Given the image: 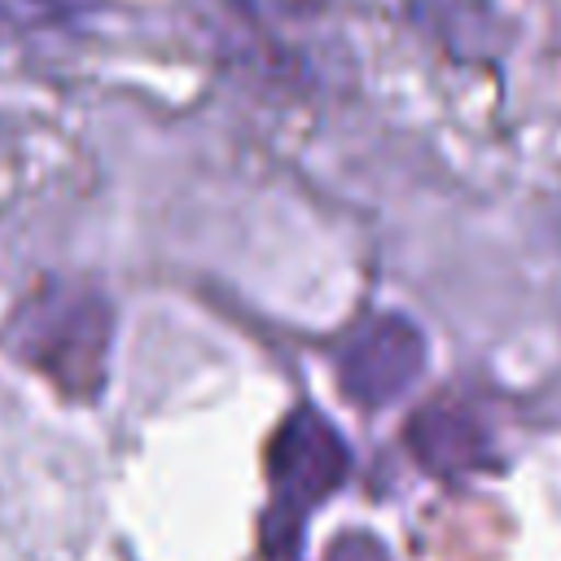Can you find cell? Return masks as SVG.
<instances>
[{"mask_svg": "<svg viewBox=\"0 0 561 561\" xmlns=\"http://www.w3.org/2000/svg\"><path fill=\"white\" fill-rule=\"evenodd\" d=\"M329 561H390V557L373 535H342L329 548Z\"/></svg>", "mask_w": 561, "mask_h": 561, "instance_id": "cell-5", "label": "cell"}, {"mask_svg": "<svg viewBox=\"0 0 561 561\" xmlns=\"http://www.w3.org/2000/svg\"><path fill=\"white\" fill-rule=\"evenodd\" d=\"M351 469V456L337 430L320 412H294L272 447V513H267V548L294 552L302 513L333 495Z\"/></svg>", "mask_w": 561, "mask_h": 561, "instance_id": "cell-2", "label": "cell"}, {"mask_svg": "<svg viewBox=\"0 0 561 561\" xmlns=\"http://www.w3.org/2000/svg\"><path fill=\"white\" fill-rule=\"evenodd\" d=\"M114 316L110 302L70 280L35 285L4 324V346L18 364L53 381L70 399H92L105 381Z\"/></svg>", "mask_w": 561, "mask_h": 561, "instance_id": "cell-1", "label": "cell"}, {"mask_svg": "<svg viewBox=\"0 0 561 561\" xmlns=\"http://www.w3.org/2000/svg\"><path fill=\"white\" fill-rule=\"evenodd\" d=\"M425 368V337L403 316H377L364 329L351 333V342L337 355V381L342 390L364 403L381 408L399 399Z\"/></svg>", "mask_w": 561, "mask_h": 561, "instance_id": "cell-3", "label": "cell"}, {"mask_svg": "<svg viewBox=\"0 0 561 561\" xmlns=\"http://www.w3.org/2000/svg\"><path fill=\"white\" fill-rule=\"evenodd\" d=\"M88 4H92V0H0V22H4V26L35 31V26L70 22V18L83 13Z\"/></svg>", "mask_w": 561, "mask_h": 561, "instance_id": "cell-4", "label": "cell"}]
</instances>
